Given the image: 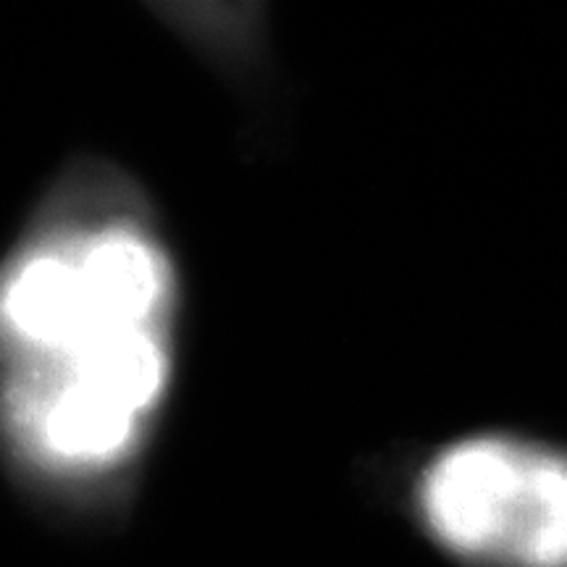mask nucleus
<instances>
[{"label": "nucleus", "mask_w": 567, "mask_h": 567, "mask_svg": "<svg viewBox=\"0 0 567 567\" xmlns=\"http://www.w3.org/2000/svg\"><path fill=\"white\" fill-rule=\"evenodd\" d=\"M174 305L172 258L132 213H69L34 231L0 284L19 450L55 471L130 455L172 384Z\"/></svg>", "instance_id": "obj_1"}, {"label": "nucleus", "mask_w": 567, "mask_h": 567, "mask_svg": "<svg viewBox=\"0 0 567 567\" xmlns=\"http://www.w3.org/2000/svg\"><path fill=\"white\" fill-rule=\"evenodd\" d=\"M431 534L492 567H567V455L513 436H471L421 481Z\"/></svg>", "instance_id": "obj_2"}]
</instances>
